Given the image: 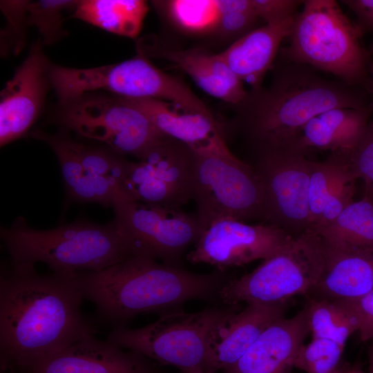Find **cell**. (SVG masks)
Instances as JSON below:
<instances>
[{
    "mask_svg": "<svg viewBox=\"0 0 373 373\" xmlns=\"http://www.w3.org/2000/svg\"><path fill=\"white\" fill-rule=\"evenodd\" d=\"M77 273V272H76ZM41 274L30 263L11 262L0 276V361L11 368L57 352L97 327L81 310L75 274Z\"/></svg>",
    "mask_w": 373,
    "mask_h": 373,
    "instance_id": "1",
    "label": "cell"
},
{
    "mask_svg": "<svg viewBox=\"0 0 373 373\" xmlns=\"http://www.w3.org/2000/svg\"><path fill=\"white\" fill-rule=\"evenodd\" d=\"M84 299L95 307L96 321L112 329L127 327L137 315L179 309L192 299H208L229 281L225 271L195 274L140 255L99 271H78Z\"/></svg>",
    "mask_w": 373,
    "mask_h": 373,
    "instance_id": "2",
    "label": "cell"
},
{
    "mask_svg": "<svg viewBox=\"0 0 373 373\" xmlns=\"http://www.w3.org/2000/svg\"><path fill=\"white\" fill-rule=\"evenodd\" d=\"M235 106L236 125L255 152L285 149L309 120L325 111L363 107L349 84L324 79L293 61L276 70L269 86L247 92Z\"/></svg>",
    "mask_w": 373,
    "mask_h": 373,
    "instance_id": "3",
    "label": "cell"
},
{
    "mask_svg": "<svg viewBox=\"0 0 373 373\" xmlns=\"http://www.w3.org/2000/svg\"><path fill=\"white\" fill-rule=\"evenodd\" d=\"M1 238L11 262H41L55 272L99 271L135 256L114 220L104 225L76 221L37 230L19 218L1 229Z\"/></svg>",
    "mask_w": 373,
    "mask_h": 373,
    "instance_id": "4",
    "label": "cell"
},
{
    "mask_svg": "<svg viewBox=\"0 0 373 373\" xmlns=\"http://www.w3.org/2000/svg\"><path fill=\"white\" fill-rule=\"evenodd\" d=\"M238 308V305L224 304L193 313L175 309L142 327L112 329L106 340L182 372L205 370L221 329Z\"/></svg>",
    "mask_w": 373,
    "mask_h": 373,
    "instance_id": "5",
    "label": "cell"
},
{
    "mask_svg": "<svg viewBox=\"0 0 373 373\" xmlns=\"http://www.w3.org/2000/svg\"><path fill=\"white\" fill-rule=\"evenodd\" d=\"M193 153L192 200L204 231L225 219L265 222L262 182L252 165L229 151L224 136L218 137Z\"/></svg>",
    "mask_w": 373,
    "mask_h": 373,
    "instance_id": "6",
    "label": "cell"
},
{
    "mask_svg": "<svg viewBox=\"0 0 373 373\" xmlns=\"http://www.w3.org/2000/svg\"><path fill=\"white\" fill-rule=\"evenodd\" d=\"M354 25L333 0L303 1L283 52L295 63L332 73L352 85L365 76L367 59Z\"/></svg>",
    "mask_w": 373,
    "mask_h": 373,
    "instance_id": "7",
    "label": "cell"
},
{
    "mask_svg": "<svg viewBox=\"0 0 373 373\" xmlns=\"http://www.w3.org/2000/svg\"><path fill=\"white\" fill-rule=\"evenodd\" d=\"M327 245L314 231L291 238L275 256L251 272L229 280L218 296L225 305L286 303L295 295L309 294L322 279Z\"/></svg>",
    "mask_w": 373,
    "mask_h": 373,
    "instance_id": "8",
    "label": "cell"
},
{
    "mask_svg": "<svg viewBox=\"0 0 373 373\" xmlns=\"http://www.w3.org/2000/svg\"><path fill=\"white\" fill-rule=\"evenodd\" d=\"M59 124L99 141L119 155L140 160L164 137L148 117L124 98L84 94L61 105Z\"/></svg>",
    "mask_w": 373,
    "mask_h": 373,
    "instance_id": "9",
    "label": "cell"
},
{
    "mask_svg": "<svg viewBox=\"0 0 373 373\" xmlns=\"http://www.w3.org/2000/svg\"><path fill=\"white\" fill-rule=\"evenodd\" d=\"M112 206L114 221L135 256L178 266L186 249L195 245L204 231L195 215L181 209L128 200L119 193Z\"/></svg>",
    "mask_w": 373,
    "mask_h": 373,
    "instance_id": "10",
    "label": "cell"
},
{
    "mask_svg": "<svg viewBox=\"0 0 373 373\" xmlns=\"http://www.w3.org/2000/svg\"><path fill=\"white\" fill-rule=\"evenodd\" d=\"M193 163L189 146L166 137L139 162H130L119 193L134 201L180 209L192 200Z\"/></svg>",
    "mask_w": 373,
    "mask_h": 373,
    "instance_id": "11",
    "label": "cell"
},
{
    "mask_svg": "<svg viewBox=\"0 0 373 373\" xmlns=\"http://www.w3.org/2000/svg\"><path fill=\"white\" fill-rule=\"evenodd\" d=\"M312 161L281 150L256 152L253 167L266 197V224L293 238L309 231L308 191Z\"/></svg>",
    "mask_w": 373,
    "mask_h": 373,
    "instance_id": "12",
    "label": "cell"
},
{
    "mask_svg": "<svg viewBox=\"0 0 373 373\" xmlns=\"http://www.w3.org/2000/svg\"><path fill=\"white\" fill-rule=\"evenodd\" d=\"M293 238L269 224H249L225 219L205 229L186 255L191 263H205L218 270L267 260L279 253Z\"/></svg>",
    "mask_w": 373,
    "mask_h": 373,
    "instance_id": "13",
    "label": "cell"
},
{
    "mask_svg": "<svg viewBox=\"0 0 373 373\" xmlns=\"http://www.w3.org/2000/svg\"><path fill=\"white\" fill-rule=\"evenodd\" d=\"M94 82L98 90L119 97L159 99L193 112L212 114L186 84L157 68L139 53L129 59L100 66Z\"/></svg>",
    "mask_w": 373,
    "mask_h": 373,
    "instance_id": "14",
    "label": "cell"
},
{
    "mask_svg": "<svg viewBox=\"0 0 373 373\" xmlns=\"http://www.w3.org/2000/svg\"><path fill=\"white\" fill-rule=\"evenodd\" d=\"M6 373H164L154 362L95 334L86 336L50 355Z\"/></svg>",
    "mask_w": 373,
    "mask_h": 373,
    "instance_id": "15",
    "label": "cell"
},
{
    "mask_svg": "<svg viewBox=\"0 0 373 373\" xmlns=\"http://www.w3.org/2000/svg\"><path fill=\"white\" fill-rule=\"evenodd\" d=\"M50 66L39 38L1 91V146L23 136L37 119L51 86Z\"/></svg>",
    "mask_w": 373,
    "mask_h": 373,
    "instance_id": "16",
    "label": "cell"
},
{
    "mask_svg": "<svg viewBox=\"0 0 373 373\" xmlns=\"http://www.w3.org/2000/svg\"><path fill=\"white\" fill-rule=\"evenodd\" d=\"M136 48L139 54L149 59H162L178 66L212 97L237 105L247 95L243 82L219 53L213 54L202 48H173L164 45L155 36L140 38Z\"/></svg>",
    "mask_w": 373,
    "mask_h": 373,
    "instance_id": "17",
    "label": "cell"
},
{
    "mask_svg": "<svg viewBox=\"0 0 373 373\" xmlns=\"http://www.w3.org/2000/svg\"><path fill=\"white\" fill-rule=\"evenodd\" d=\"M309 332L304 309L268 327L224 373H293L294 361Z\"/></svg>",
    "mask_w": 373,
    "mask_h": 373,
    "instance_id": "18",
    "label": "cell"
},
{
    "mask_svg": "<svg viewBox=\"0 0 373 373\" xmlns=\"http://www.w3.org/2000/svg\"><path fill=\"white\" fill-rule=\"evenodd\" d=\"M369 113L364 107L325 111L309 120L291 144L281 151L305 157L314 150L349 155L365 131Z\"/></svg>",
    "mask_w": 373,
    "mask_h": 373,
    "instance_id": "19",
    "label": "cell"
},
{
    "mask_svg": "<svg viewBox=\"0 0 373 373\" xmlns=\"http://www.w3.org/2000/svg\"><path fill=\"white\" fill-rule=\"evenodd\" d=\"M287 303H247L221 329L204 370L216 373L233 365L268 327L285 317Z\"/></svg>",
    "mask_w": 373,
    "mask_h": 373,
    "instance_id": "20",
    "label": "cell"
},
{
    "mask_svg": "<svg viewBox=\"0 0 373 373\" xmlns=\"http://www.w3.org/2000/svg\"><path fill=\"white\" fill-rule=\"evenodd\" d=\"M296 17L254 29L220 52V57L242 82L252 89L260 88L280 43L289 36Z\"/></svg>",
    "mask_w": 373,
    "mask_h": 373,
    "instance_id": "21",
    "label": "cell"
},
{
    "mask_svg": "<svg viewBox=\"0 0 373 373\" xmlns=\"http://www.w3.org/2000/svg\"><path fill=\"white\" fill-rule=\"evenodd\" d=\"M354 181L342 153H334L325 162L312 161L308 191L309 231L318 233L354 201Z\"/></svg>",
    "mask_w": 373,
    "mask_h": 373,
    "instance_id": "22",
    "label": "cell"
},
{
    "mask_svg": "<svg viewBox=\"0 0 373 373\" xmlns=\"http://www.w3.org/2000/svg\"><path fill=\"white\" fill-rule=\"evenodd\" d=\"M372 291L373 250L336 249L327 246L325 271L309 292L315 294L312 298L357 300Z\"/></svg>",
    "mask_w": 373,
    "mask_h": 373,
    "instance_id": "23",
    "label": "cell"
},
{
    "mask_svg": "<svg viewBox=\"0 0 373 373\" xmlns=\"http://www.w3.org/2000/svg\"><path fill=\"white\" fill-rule=\"evenodd\" d=\"M124 99L141 110L161 133L186 144L193 151L224 135L213 115L193 112L159 99Z\"/></svg>",
    "mask_w": 373,
    "mask_h": 373,
    "instance_id": "24",
    "label": "cell"
},
{
    "mask_svg": "<svg viewBox=\"0 0 373 373\" xmlns=\"http://www.w3.org/2000/svg\"><path fill=\"white\" fill-rule=\"evenodd\" d=\"M148 11V3L143 0H82L78 1L71 17L135 39Z\"/></svg>",
    "mask_w": 373,
    "mask_h": 373,
    "instance_id": "25",
    "label": "cell"
},
{
    "mask_svg": "<svg viewBox=\"0 0 373 373\" xmlns=\"http://www.w3.org/2000/svg\"><path fill=\"white\" fill-rule=\"evenodd\" d=\"M303 309L312 338L329 339L345 346L360 329L361 318L354 300L312 298Z\"/></svg>",
    "mask_w": 373,
    "mask_h": 373,
    "instance_id": "26",
    "label": "cell"
},
{
    "mask_svg": "<svg viewBox=\"0 0 373 373\" xmlns=\"http://www.w3.org/2000/svg\"><path fill=\"white\" fill-rule=\"evenodd\" d=\"M318 233L333 249L373 250V202L366 196L352 201Z\"/></svg>",
    "mask_w": 373,
    "mask_h": 373,
    "instance_id": "27",
    "label": "cell"
},
{
    "mask_svg": "<svg viewBox=\"0 0 373 373\" xmlns=\"http://www.w3.org/2000/svg\"><path fill=\"white\" fill-rule=\"evenodd\" d=\"M152 3L181 30L193 35L216 32L221 16L219 0L153 1Z\"/></svg>",
    "mask_w": 373,
    "mask_h": 373,
    "instance_id": "28",
    "label": "cell"
},
{
    "mask_svg": "<svg viewBox=\"0 0 373 373\" xmlns=\"http://www.w3.org/2000/svg\"><path fill=\"white\" fill-rule=\"evenodd\" d=\"M77 3L78 1L74 0L28 1L27 23L37 28L42 45H51L66 36L67 32L62 27L63 12L75 10Z\"/></svg>",
    "mask_w": 373,
    "mask_h": 373,
    "instance_id": "29",
    "label": "cell"
},
{
    "mask_svg": "<svg viewBox=\"0 0 373 373\" xmlns=\"http://www.w3.org/2000/svg\"><path fill=\"white\" fill-rule=\"evenodd\" d=\"M345 346L332 340L312 338L303 344L294 361V368L305 373H334L341 365Z\"/></svg>",
    "mask_w": 373,
    "mask_h": 373,
    "instance_id": "30",
    "label": "cell"
},
{
    "mask_svg": "<svg viewBox=\"0 0 373 373\" xmlns=\"http://www.w3.org/2000/svg\"><path fill=\"white\" fill-rule=\"evenodd\" d=\"M221 16L216 33L236 40L253 30L259 18L251 0H219Z\"/></svg>",
    "mask_w": 373,
    "mask_h": 373,
    "instance_id": "31",
    "label": "cell"
},
{
    "mask_svg": "<svg viewBox=\"0 0 373 373\" xmlns=\"http://www.w3.org/2000/svg\"><path fill=\"white\" fill-rule=\"evenodd\" d=\"M81 164L90 174L115 180L119 186L127 171L130 162L109 149L92 147L75 142Z\"/></svg>",
    "mask_w": 373,
    "mask_h": 373,
    "instance_id": "32",
    "label": "cell"
},
{
    "mask_svg": "<svg viewBox=\"0 0 373 373\" xmlns=\"http://www.w3.org/2000/svg\"><path fill=\"white\" fill-rule=\"evenodd\" d=\"M28 1H1V9L4 13L7 24L1 32L3 50L19 52L23 48L26 36L25 29L28 26L26 5Z\"/></svg>",
    "mask_w": 373,
    "mask_h": 373,
    "instance_id": "33",
    "label": "cell"
},
{
    "mask_svg": "<svg viewBox=\"0 0 373 373\" xmlns=\"http://www.w3.org/2000/svg\"><path fill=\"white\" fill-rule=\"evenodd\" d=\"M118 191L119 184L115 180L86 172L68 192L75 200L109 207Z\"/></svg>",
    "mask_w": 373,
    "mask_h": 373,
    "instance_id": "34",
    "label": "cell"
},
{
    "mask_svg": "<svg viewBox=\"0 0 373 373\" xmlns=\"http://www.w3.org/2000/svg\"><path fill=\"white\" fill-rule=\"evenodd\" d=\"M347 169L354 180L362 179L365 184L373 183V122L346 159Z\"/></svg>",
    "mask_w": 373,
    "mask_h": 373,
    "instance_id": "35",
    "label": "cell"
},
{
    "mask_svg": "<svg viewBox=\"0 0 373 373\" xmlns=\"http://www.w3.org/2000/svg\"><path fill=\"white\" fill-rule=\"evenodd\" d=\"M258 17L266 23L295 16L303 1L297 0H251Z\"/></svg>",
    "mask_w": 373,
    "mask_h": 373,
    "instance_id": "36",
    "label": "cell"
},
{
    "mask_svg": "<svg viewBox=\"0 0 373 373\" xmlns=\"http://www.w3.org/2000/svg\"><path fill=\"white\" fill-rule=\"evenodd\" d=\"M354 302L361 318L359 336L366 342L373 336V291Z\"/></svg>",
    "mask_w": 373,
    "mask_h": 373,
    "instance_id": "37",
    "label": "cell"
},
{
    "mask_svg": "<svg viewBox=\"0 0 373 373\" xmlns=\"http://www.w3.org/2000/svg\"><path fill=\"white\" fill-rule=\"evenodd\" d=\"M347 6L366 27L373 30V0H346Z\"/></svg>",
    "mask_w": 373,
    "mask_h": 373,
    "instance_id": "38",
    "label": "cell"
},
{
    "mask_svg": "<svg viewBox=\"0 0 373 373\" xmlns=\"http://www.w3.org/2000/svg\"><path fill=\"white\" fill-rule=\"evenodd\" d=\"M334 373H364L358 364L341 365Z\"/></svg>",
    "mask_w": 373,
    "mask_h": 373,
    "instance_id": "39",
    "label": "cell"
},
{
    "mask_svg": "<svg viewBox=\"0 0 373 373\" xmlns=\"http://www.w3.org/2000/svg\"><path fill=\"white\" fill-rule=\"evenodd\" d=\"M369 341L370 345L368 352V373H373V336Z\"/></svg>",
    "mask_w": 373,
    "mask_h": 373,
    "instance_id": "40",
    "label": "cell"
},
{
    "mask_svg": "<svg viewBox=\"0 0 373 373\" xmlns=\"http://www.w3.org/2000/svg\"><path fill=\"white\" fill-rule=\"evenodd\" d=\"M365 196L373 202V183L365 184Z\"/></svg>",
    "mask_w": 373,
    "mask_h": 373,
    "instance_id": "41",
    "label": "cell"
},
{
    "mask_svg": "<svg viewBox=\"0 0 373 373\" xmlns=\"http://www.w3.org/2000/svg\"><path fill=\"white\" fill-rule=\"evenodd\" d=\"M182 373H211V372H207L203 369H194V370H189Z\"/></svg>",
    "mask_w": 373,
    "mask_h": 373,
    "instance_id": "42",
    "label": "cell"
},
{
    "mask_svg": "<svg viewBox=\"0 0 373 373\" xmlns=\"http://www.w3.org/2000/svg\"><path fill=\"white\" fill-rule=\"evenodd\" d=\"M369 68H370V73H371L372 78H373V61L370 62Z\"/></svg>",
    "mask_w": 373,
    "mask_h": 373,
    "instance_id": "43",
    "label": "cell"
}]
</instances>
